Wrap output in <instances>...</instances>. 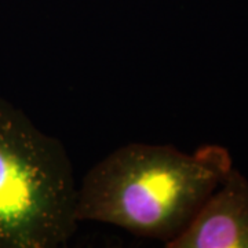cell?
I'll return each instance as SVG.
<instances>
[{"label":"cell","mask_w":248,"mask_h":248,"mask_svg":"<svg viewBox=\"0 0 248 248\" xmlns=\"http://www.w3.org/2000/svg\"><path fill=\"white\" fill-rule=\"evenodd\" d=\"M232 167L231 153L221 145L185 153L172 145L131 142L84 175L76 218L115 225L167 246L189 226Z\"/></svg>","instance_id":"obj_1"},{"label":"cell","mask_w":248,"mask_h":248,"mask_svg":"<svg viewBox=\"0 0 248 248\" xmlns=\"http://www.w3.org/2000/svg\"><path fill=\"white\" fill-rule=\"evenodd\" d=\"M78 185L60 140L0 98V248H58L78 229Z\"/></svg>","instance_id":"obj_2"},{"label":"cell","mask_w":248,"mask_h":248,"mask_svg":"<svg viewBox=\"0 0 248 248\" xmlns=\"http://www.w3.org/2000/svg\"><path fill=\"white\" fill-rule=\"evenodd\" d=\"M167 248H248V179L232 167Z\"/></svg>","instance_id":"obj_3"}]
</instances>
